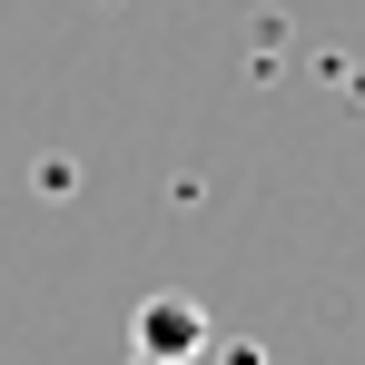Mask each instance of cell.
<instances>
[{"instance_id":"6da1fadb","label":"cell","mask_w":365,"mask_h":365,"mask_svg":"<svg viewBox=\"0 0 365 365\" xmlns=\"http://www.w3.org/2000/svg\"><path fill=\"white\" fill-rule=\"evenodd\" d=\"M138 356L148 365H197L207 356V306L197 297H148L138 306Z\"/></svg>"},{"instance_id":"7a4b0ae2","label":"cell","mask_w":365,"mask_h":365,"mask_svg":"<svg viewBox=\"0 0 365 365\" xmlns=\"http://www.w3.org/2000/svg\"><path fill=\"white\" fill-rule=\"evenodd\" d=\"M128 365H148V356H128Z\"/></svg>"}]
</instances>
